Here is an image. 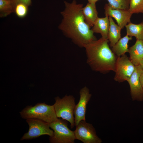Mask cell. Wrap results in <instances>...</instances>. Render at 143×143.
I'll return each mask as SVG.
<instances>
[{
  "mask_svg": "<svg viewBox=\"0 0 143 143\" xmlns=\"http://www.w3.org/2000/svg\"><path fill=\"white\" fill-rule=\"evenodd\" d=\"M12 2L14 10L16 5L18 3H24L29 6L31 5V0H10Z\"/></svg>",
  "mask_w": 143,
  "mask_h": 143,
  "instance_id": "22",
  "label": "cell"
},
{
  "mask_svg": "<svg viewBox=\"0 0 143 143\" xmlns=\"http://www.w3.org/2000/svg\"><path fill=\"white\" fill-rule=\"evenodd\" d=\"M21 117L27 119H35L50 123L58 119L53 105H49L44 102L38 103L34 106H27L20 112Z\"/></svg>",
  "mask_w": 143,
  "mask_h": 143,
  "instance_id": "3",
  "label": "cell"
},
{
  "mask_svg": "<svg viewBox=\"0 0 143 143\" xmlns=\"http://www.w3.org/2000/svg\"><path fill=\"white\" fill-rule=\"evenodd\" d=\"M140 65L141 66L143 70V59L140 61Z\"/></svg>",
  "mask_w": 143,
  "mask_h": 143,
  "instance_id": "25",
  "label": "cell"
},
{
  "mask_svg": "<svg viewBox=\"0 0 143 143\" xmlns=\"http://www.w3.org/2000/svg\"><path fill=\"white\" fill-rule=\"evenodd\" d=\"M109 41L101 37L85 46L87 62L93 70L102 73L114 72L117 58L109 47Z\"/></svg>",
  "mask_w": 143,
  "mask_h": 143,
  "instance_id": "2",
  "label": "cell"
},
{
  "mask_svg": "<svg viewBox=\"0 0 143 143\" xmlns=\"http://www.w3.org/2000/svg\"><path fill=\"white\" fill-rule=\"evenodd\" d=\"M109 18L110 26L108 39L110 42V46L112 47L121 38V30L122 29L115 23L111 17L109 16Z\"/></svg>",
  "mask_w": 143,
  "mask_h": 143,
  "instance_id": "16",
  "label": "cell"
},
{
  "mask_svg": "<svg viewBox=\"0 0 143 143\" xmlns=\"http://www.w3.org/2000/svg\"><path fill=\"white\" fill-rule=\"evenodd\" d=\"M88 2L91 3H95L96 2L99 0H87Z\"/></svg>",
  "mask_w": 143,
  "mask_h": 143,
  "instance_id": "24",
  "label": "cell"
},
{
  "mask_svg": "<svg viewBox=\"0 0 143 143\" xmlns=\"http://www.w3.org/2000/svg\"><path fill=\"white\" fill-rule=\"evenodd\" d=\"M140 81L143 90V73L141 74L140 76Z\"/></svg>",
  "mask_w": 143,
  "mask_h": 143,
  "instance_id": "23",
  "label": "cell"
},
{
  "mask_svg": "<svg viewBox=\"0 0 143 143\" xmlns=\"http://www.w3.org/2000/svg\"><path fill=\"white\" fill-rule=\"evenodd\" d=\"M105 16H110L116 20L118 25L123 29L130 22L132 14L129 10L115 9L111 7L108 4H106L104 7Z\"/></svg>",
  "mask_w": 143,
  "mask_h": 143,
  "instance_id": "11",
  "label": "cell"
},
{
  "mask_svg": "<svg viewBox=\"0 0 143 143\" xmlns=\"http://www.w3.org/2000/svg\"><path fill=\"white\" fill-rule=\"evenodd\" d=\"M125 27L126 35L129 37H135L136 40H143V21L138 24L130 22Z\"/></svg>",
  "mask_w": 143,
  "mask_h": 143,
  "instance_id": "17",
  "label": "cell"
},
{
  "mask_svg": "<svg viewBox=\"0 0 143 143\" xmlns=\"http://www.w3.org/2000/svg\"><path fill=\"white\" fill-rule=\"evenodd\" d=\"M74 131L75 140L84 143H101V139L97 135L96 130L91 124L84 120L81 121Z\"/></svg>",
  "mask_w": 143,
  "mask_h": 143,
  "instance_id": "7",
  "label": "cell"
},
{
  "mask_svg": "<svg viewBox=\"0 0 143 143\" xmlns=\"http://www.w3.org/2000/svg\"><path fill=\"white\" fill-rule=\"evenodd\" d=\"M67 121L62 119L49 123L50 128L53 131L52 136L50 137L51 143H74L75 137L74 131L68 127Z\"/></svg>",
  "mask_w": 143,
  "mask_h": 143,
  "instance_id": "5",
  "label": "cell"
},
{
  "mask_svg": "<svg viewBox=\"0 0 143 143\" xmlns=\"http://www.w3.org/2000/svg\"><path fill=\"white\" fill-rule=\"evenodd\" d=\"M110 23L108 16L98 17L95 22L91 30L93 33H99L102 37L108 39Z\"/></svg>",
  "mask_w": 143,
  "mask_h": 143,
  "instance_id": "14",
  "label": "cell"
},
{
  "mask_svg": "<svg viewBox=\"0 0 143 143\" xmlns=\"http://www.w3.org/2000/svg\"><path fill=\"white\" fill-rule=\"evenodd\" d=\"M82 12L86 23L90 27L93 26L98 17L95 4L88 2L83 8Z\"/></svg>",
  "mask_w": 143,
  "mask_h": 143,
  "instance_id": "13",
  "label": "cell"
},
{
  "mask_svg": "<svg viewBox=\"0 0 143 143\" xmlns=\"http://www.w3.org/2000/svg\"><path fill=\"white\" fill-rule=\"evenodd\" d=\"M55 99V102L53 105L57 117L68 121L71 128H73L75 126L74 116L75 105L74 97L72 95H66L62 98L57 97Z\"/></svg>",
  "mask_w": 143,
  "mask_h": 143,
  "instance_id": "4",
  "label": "cell"
},
{
  "mask_svg": "<svg viewBox=\"0 0 143 143\" xmlns=\"http://www.w3.org/2000/svg\"><path fill=\"white\" fill-rule=\"evenodd\" d=\"M109 5L115 9L129 10L130 0H107Z\"/></svg>",
  "mask_w": 143,
  "mask_h": 143,
  "instance_id": "19",
  "label": "cell"
},
{
  "mask_svg": "<svg viewBox=\"0 0 143 143\" xmlns=\"http://www.w3.org/2000/svg\"><path fill=\"white\" fill-rule=\"evenodd\" d=\"M143 73L141 66H135V70L130 78L127 81L130 87L132 100L141 101L143 100V90L140 81V77Z\"/></svg>",
  "mask_w": 143,
  "mask_h": 143,
  "instance_id": "10",
  "label": "cell"
},
{
  "mask_svg": "<svg viewBox=\"0 0 143 143\" xmlns=\"http://www.w3.org/2000/svg\"><path fill=\"white\" fill-rule=\"evenodd\" d=\"M64 3L65 8L61 12L62 19L59 28L74 44L84 47L96 39L90 27L84 20L82 12L83 5L77 4L75 0L71 3L66 1Z\"/></svg>",
  "mask_w": 143,
  "mask_h": 143,
  "instance_id": "1",
  "label": "cell"
},
{
  "mask_svg": "<svg viewBox=\"0 0 143 143\" xmlns=\"http://www.w3.org/2000/svg\"><path fill=\"white\" fill-rule=\"evenodd\" d=\"M129 58L135 66L140 65L143 59V40H136L135 44L129 48Z\"/></svg>",
  "mask_w": 143,
  "mask_h": 143,
  "instance_id": "12",
  "label": "cell"
},
{
  "mask_svg": "<svg viewBox=\"0 0 143 143\" xmlns=\"http://www.w3.org/2000/svg\"><path fill=\"white\" fill-rule=\"evenodd\" d=\"M28 6L26 4L20 3L15 6L14 10L16 15L20 18L24 17L27 15L28 11Z\"/></svg>",
  "mask_w": 143,
  "mask_h": 143,
  "instance_id": "21",
  "label": "cell"
},
{
  "mask_svg": "<svg viewBox=\"0 0 143 143\" xmlns=\"http://www.w3.org/2000/svg\"><path fill=\"white\" fill-rule=\"evenodd\" d=\"M132 39V37L126 35L112 47V50L117 57L121 56L127 52L129 48L128 43L129 41Z\"/></svg>",
  "mask_w": 143,
  "mask_h": 143,
  "instance_id": "15",
  "label": "cell"
},
{
  "mask_svg": "<svg viewBox=\"0 0 143 143\" xmlns=\"http://www.w3.org/2000/svg\"><path fill=\"white\" fill-rule=\"evenodd\" d=\"M14 12L13 5L10 0H0V16L4 17Z\"/></svg>",
  "mask_w": 143,
  "mask_h": 143,
  "instance_id": "18",
  "label": "cell"
},
{
  "mask_svg": "<svg viewBox=\"0 0 143 143\" xmlns=\"http://www.w3.org/2000/svg\"><path fill=\"white\" fill-rule=\"evenodd\" d=\"M129 10L132 14L143 13V0H130Z\"/></svg>",
  "mask_w": 143,
  "mask_h": 143,
  "instance_id": "20",
  "label": "cell"
},
{
  "mask_svg": "<svg viewBox=\"0 0 143 143\" xmlns=\"http://www.w3.org/2000/svg\"><path fill=\"white\" fill-rule=\"evenodd\" d=\"M79 93V100L78 103L75 106L74 111L75 126L81 121L86 120L87 106L92 96L90 93L89 89L86 86L81 88Z\"/></svg>",
  "mask_w": 143,
  "mask_h": 143,
  "instance_id": "9",
  "label": "cell"
},
{
  "mask_svg": "<svg viewBox=\"0 0 143 143\" xmlns=\"http://www.w3.org/2000/svg\"><path fill=\"white\" fill-rule=\"evenodd\" d=\"M29 126L28 131L24 134L21 140L35 138L44 135L53 136V131L50 129L49 123L42 120L35 119H26Z\"/></svg>",
  "mask_w": 143,
  "mask_h": 143,
  "instance_id": "6",
  "label": "cell"
},
{
  "mask_svg": "<svg viewBox=\"0 0 143 143\" xmlns=\"http://www.w3.org/2000/svg\"><path fill=\"white\" fill-rule=\"evenodd\" d=\"M135 66L125 54L117 57L115 64L114 80L119 82L127 81L133 73Z\"/></svg>",
  "mask_w": 143,
  "mask_h": 143,
  "instance_id": "8",
  "label": "cell"
}]
</instances>
